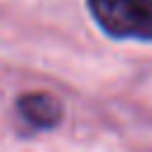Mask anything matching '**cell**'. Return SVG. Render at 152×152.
<instances>
[{"label": "cell", "instance_id": "6da1fadb", "mask_svg": "<svg viewBox=\"0 0 152 152\" xmlns=\"http://www.w3.org/2000/svg\"><path fill=\"white\" fill-rule=\"evenodd\" d=\"M88 7L109 36L152 40V0H88Z\"/></svg>", "mask_w": 152, "mask_h": 152}, {"label": "cell", "instance_id": "7a4b0ae2", "mask_svg": "<svg viewBox=\"0 0 152 152\" xmlns=\"http://www.w3.org/2000/svg\"><path fill=\"white\" fill-rule=\"evenodd\" d=\"M17 109L36 128H50L59 121V104H57V100H52L45 93H28V95L19 97Z\"/></svg>", "mask_w": 152, "mask_h": 152}]
</instances>
